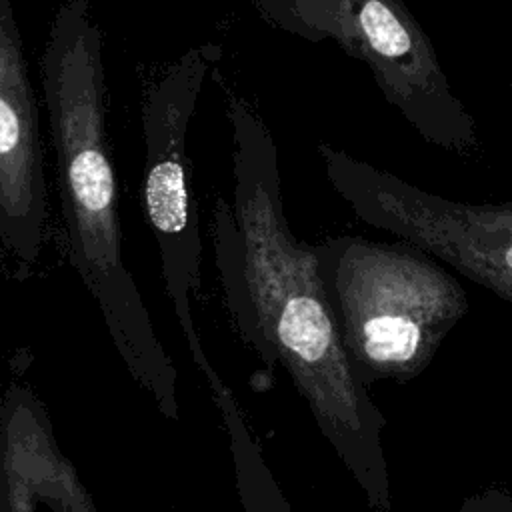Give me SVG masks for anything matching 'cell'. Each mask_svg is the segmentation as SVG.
<instances>
[{
    "mask_svg": "<svg viewBox=\"0 0 512 512\" xmlns=\"http://www.w3.org/2000/svg\"><path fill=\"white\" fill-rule=\"evenodd\" d=\"M210 394L220 412L228 434V446L234 464L236 490L244 512H290L288 502L278 488L262 450L246 424L236 396L226 382L216 374L208 380Z\"/></svg>",
    "mask_w": 512,
    "mask_h": 512,
    "instance_id": "cell-9",
    "label": "cell"
},
{
    "mask_svg": "<svg viewBox=\"0 0 512 512\" xmlns=\"http://www.w3.org/2000/svg\"><path fill=\"white\" fill-rule=\"evenodd\" d=\"M222 48L206 42L184 52L150 88L142 106L144 174L142 206L158 244L166 294L196 368L208 378L216 368L204 352L192 318V296L200 288V216L190 186L186 136L206 74Z\"/></svg>",
    "mask_w": 512,
    "mask_h": 512,
    "instance_id": "cell-4",
    "label": "cell"
},
{
    "mask_svg": "<svg viewBox=\"0 0 512 512\" xmlns=\"http://www.w3.org/2000/svg\"><path fill=\"white\" fill-rule=\"evenodd\" d=\"M40 66L68 260L94 296L132 378L160 410H170L178 404V374L122 258L102 32L88 0L58 2Z\"/></svg>",
    "mask_w": 512,
    "mask_h": 512,
    "instance_id": "cell-2",
    "label": "cell"
},
{
    "mask_svg": "<svg viewBox=\"0 0 512 512\" xmlns=\"http://www.w3.org/2000/svg\"><path fill=\"white\" fill-rule=\"evenodd\" d=\"M312 248L340 338L366 386L418 376L468 312L456 278L410 242L336 236Z\"/></svg>",
    "mask_w": 512,
    "mask_h": 512,
    "instance_id": "cell-3",
    "label": "cell"
},
{
    "mask_svg": "<svg viewBox=\"0 0 512 512\" xmlns=\"http://www.w3.org/2000/svg\"><path fill=\"white\" fill-rule=\"evenodd\" d=\"M364 60L386 100L432 144L478 150L476 126L450 90L426 34L402 0H332L324 38Z\"/></svg>",
    "mask_w": 512,
    "mask_h": 512,
    "instance_id": "cell-6",
    "label": "cell"
},
{
    "mask_svg": "<svg viewBox=\"0 0 512 512\" xmlns=\"http://www.w3.org/2000/svg\"><path fill=\"white\" fill-rule=\"evenodd\" d=\"M96 512L72 462L60 450L38 396L12 384L0 402V512Z\"/></svg>",
    "mask_w": 512,
    "mask_h": 512,
    "instance_id": "cell-8",
    "label": "cell"
},
{
    "mask_svg": "<svg viewBox=\"0 0 512 512\" xmlns=\"http://www.w3.org/2000/svg\"><path fill=\"white\" fill-rule=\"evenodd\" d=\"M328 180L354 214L512 302V200L470 204L426 192L328 144Z\"/></svg>",
    "mask_w": 512,
    "mask_h": 512,
    "instance_id": "cell-5",
    "label": "cell"
},
{
    "mask_svg": "<svg viewBox=\"0 0 512 512\" xmlns=\"http://www.w3.org/2000/svg\"><path fill=\"white\" fill-rule=\"evenodd\" d=\"M48 188L38 106L12 0H0V242L22 264L42 252Z\"/></svg>",
    "mask_w": 512,
    "mask_h": 512,
    "instance_id": "cell-7",
    "label": "cell"
},
{
    "mask_svg": "<svg viewBox=\"0 0 512 512\" xmlns=\"http://www.w3.org/2000/svg\"><path fill=\"white\" fill-rule=\"evenodd\" d=\"M228 118L234 192L232 204L222 196L214 202L212 242L236 332L266 366L286 370L368 504L390 512L386 422L344 348L314 248L286 222L276 144L236 94H228Z\"/></svg>",
    "mask_w": 512,
    "mask_h": 512,
    "instance_id": "cell-1",
    "label": "cell"
}]
</instances>
